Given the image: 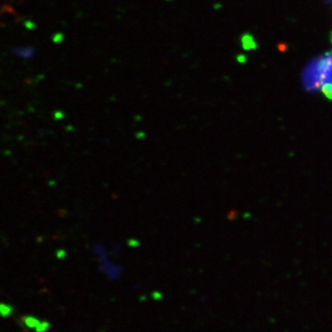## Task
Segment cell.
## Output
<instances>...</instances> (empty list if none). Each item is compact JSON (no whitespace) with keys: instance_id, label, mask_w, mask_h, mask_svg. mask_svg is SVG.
<instances>
[{"instance_id":"6da1fadb","label":"cell","mask_w":332,"mask_h":332,"mask_svg":"<svg viewBox=\"0 0 332 332\" xmlns=\"http://www.w3.org/2000/svg\"><path fill=\"white\" fill-rule=\"evenodd\" d=\"M241 44L244 50H253V49L257 48V46H258L254 37L249 34H244L241 37Z\"/></svg>"},{"instance_id":"277c9868","label":"cell","mask_w":332,"mask_h":332,"mask_svg":"<svg viewBox=\"0 0 332 332\" xmlns=\"http://www.w3.org/2000/svg\"><path fill=\"white\" fill-rule=\"evenodd\" d=\"M237 59H238V61H239V62H242V63L245 61V57H244V56H239Z\"/></svg>"},{"instance_id":"7a4b0ae2","label":"cell","mask_w":332,"mask_h":332,"mask_svg":"<svg viewBox=\"0 0 332 332\" xmlns=\"http://www.w3.org/2000/svg\"><path fill=\"white\" fill-rule=\"evenodd\" d=\"M322 93L327 99L332 100V84L330 83L325 84L322 87Z\"/></svg>"},{"instance_id":"5b68a950","label":"cell","mask_w":332,"mask_h":332,"mask_svg":"<svg viewBox=\"0 0 332 332\" xmlns=\"http://www.w3.org/2000/svg\"><path fill=\"white\" fill-rule=\"evenodd\" d=\"M330 41H331V44H332V33H331V35H330Z\"/></svg>"},{"instance_id":"3957f363","label":"cell","mask_w":332,"mask_h":332,"mask_svg":"<svg viewBox=\"0 0 332 332\" xmlns=\"http://www.w3.org/2000/svg\"><path fill=\"white\" fill-rule=\"evenodd\" d=\"M35 50L31 47H28V48H20L19 50V53L22 54V56H27V57H31L32 54H34Z\"/></svg>"}]
</instances>
